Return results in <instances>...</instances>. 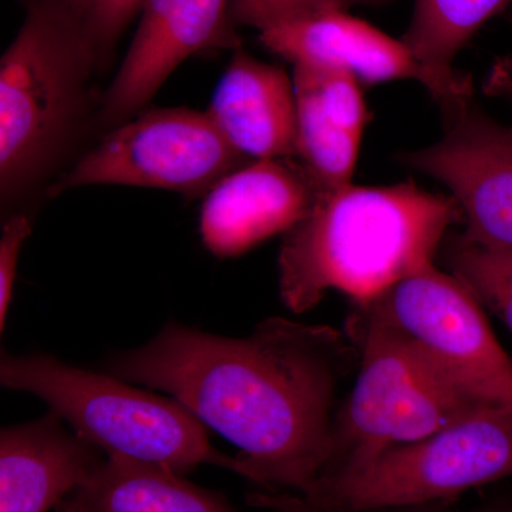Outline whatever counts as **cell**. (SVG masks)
Returning <instances> with one entry per match:
<instances>
[{"label": "cell", "mask_w": 512, "mask_h": 512, "mask_svg": "<svg viewBox=\"0 0 512 512\" xmlns=\"http://www.w3.org/2000/svg\"><path fill=\"white\" fill-rule=\"evenodd\" d=\"M345 332L359 350V375L335 414L332 456L322 476L365 466L387 448L426 439L488 403L369 313L353 308Z\"/></svg>", "instance_id": "5"}, {"label": "cell", "mask_w": 512, "mask_h": 512, "mask_svg": "<svg viewBox=\"0 0 512 512\" xmlns=\"http://www.w3.org/2000/svg\"><path fill=\"white\" fill-rule=\"evenodd\" d=\"M207 113L245 157H298L293 79L241 47L222 74Z\"/></svg>", "instance_id": "15"}, {"label": "cell", "mask_w": 512, "mask_h": 512, "mask_svg": "<svg viewBox=\"0 0 512 512\" xmlns=\"http://www.w3.org/2000/svg\"><path fill=\"white\" fill-rule=\"evenodd\" d=\"M245 164L247 157L207 111L151 110L104 138L53 194L83 185H130L198 197Z\"/></svg>", "instance_id": "8"}, {"label": "cell", "mask_w": 512, "mask_h": 512, "mask_svg": "<svg viewBox=\"0 0 512 512\" xmlns=\"http://www.w3.org/2000/svg\"><path fill=\"white\" fill-rule=\"evenodd\" d=\"M32 231L25 214L13 215L3 225L0 238V330H5L6 318L15 285L18 261L23 244Z\"/></svg>", "instance_id": "21"}, {"label": "cell", "mask_w": 512, "mask_h": 512, "mask_svg": "<svg viewBox=\"0 0 512 512\" xmlns=\"http://www.w3.org/2000/svg\"><path fill=\"white\" fill-rule=\"evenodd\" d=\"M229 6L231 0H146L133 43L104 97L103 120L121 123L143 109L195 53L239 49Z\"/></svg>", "instance_id": "11"}, {"label": "cell", "mask_w": 512, "mask_h": 512, "mask_svg": "<svg viewBox=\"0 0 512 512\" xmlns=\"http://www.w3.org/2000/svg\"><path fill=\"white\" fill-rule=\"evenodd\" d=\"M461 220L451 195L431 194L413 181L349 184L322 194L282 241V302L303 313L329 291L345 293L352 305L373 301L404 276L433 265L448 229Z\"/></svg>", "instance_id": "2"}, {"label": "cell", "mask_w": 512, "mask_h": 512, "mask_svg": "<svg viewBox=\"0 0 512 512\" xmlns=\"http://www.w3.org/2000/svg\"><path fill=\"white\" fill-rule=\"evenodd\" d=\"M62 9L103 57L116 45L146 0H46Z\"/></svg>", "instance_id": "19"}, {"label": "cell", "mask_w": 512, "mask_h": 512, "mask_svg": "<svg viewBox=\"0 0 512 512\" xmlns=\"http://www.w3.org/2000/svg\"><path fill=\"white\" fill-rule=\"evenodd\" d=\"M443 255L451 274L512 333V251L481 247L463 234H447Z\"/></svg>", "instance_id": "18"}, {"label": "cell", "mask_w": 512, "mask_h": 512, "mask_svg": "<svg viewBox=\"0 0 512 512\" xmlns=\"http://www.w3.org/2000/svg\"><path fill=\"white\" fill-rule=\"evenodd\" d=\"M440 107L441 140L400 160L446 185L466 222L464 238L512 251V126L491 119L474 94Z\"/></svg>", "instance_id": "9"}, {"label": "cell", "mask_w": 512, "mask_h": 512, "mask_svg": "<svg viewBox=\"0 0 512 512\" xmlns=\"http://www.w3.org/2000/svg\"><path fill=\"white\" fill-rule=\"evenodd\" d=\"M55 410L0 434V512H47L106 460Z\"/></svg>", "instance_id": "13"}, {"label": "cell", "mask_w": 512, "mask_h": 512, "mask_svg": "<svg viewBox=\"0 0 512 512\" xmlns=\"http://www.w3.org/2000/svg\"><path fill=\"white\" fill-rule=\"evenodd\" d=\"M510 0H414L403 42L431 73L456 86H473L470 74L454 70V59L481 26Z\"/></svg>", "instance_id": "17"}, {"label": "cell", "mask_w": 512, "mask_h": 512, "mask_svg": "<svg viewBox=\"0 0 512 512\" xmlns=\"http://www.w3.org/2000/svg\"><path fill=\"white\" fill-rule=\"evenodd\" d=\"M96 49L46 0L28 15L0 62V191L12 200L52 165L72 133Z\"/></svg>", "instance_id": "4"}, {"label": "cell", "mask_w": 512, "mask_h": 512, "mask_svg": "<svg viewBox=\"0 0 512 512\" xmlns=\"http://www.w3.org/2000/svg\"><path fill=\"white\" fill-rule=\"evenodd\" d=\"M485 96L512 104V55L498 57L483 82Z\"/></svg>", "instance_id": "22"}, {"label": "cell", "mask_w": 512, "mask_h": 512, "mask_svg": "<svg viewBox=\"0 0 512 512\" xmlns=\"http://www.w3.org/2000/svg\"><path fill=\"white\" fill-rule=\"evenodd\" d=\"M262 45L293 66L339 70L360 84L414 80L437 103L473 96L474 86H456L423 66L403 40L387 36L346 10H326L261 30Z\"/></svg>", "instance_id": "10"}, {"label": "cell", "mask_w": 512, "mask_h": 512, "mask_svg": "<svg viewBox=\"0 0 512 512\" xmlns=\"http://www.w3.org/2000/svg\"><path fill=\"white\" fill-rule=\"evenodd\" d=\"M399 332L461 389L512 406V362L488 325L483 305L453 274L429 265L373 301L352 305Z\"/></svg>", "instance_id": "7"}, {"label": "cell", "mask_w": 512, "mask_h": 512, "mask_svg": "<svg viewBox=\"0 0 512 512\" xmlns=\"http://www.w3.org/2000/svg\"><path fill=\"white\" fill-rule=\"evenodd\" d=\"M376 512H512V504L490 505V507L474 508V510H456L448 504L426 505V507L400 508V510H384Z\"/></svg>", "instance_id": "23"}, {"label": "cell", "mask_w": 512, "mask_h": 512, "mask_svg": "<svg viewBox=\"0 0 512 512\" xmlns=\"http://www.w3.org/2000/svg\"><path fill=\"white\" fill-rule=\"evenodd\" d=\"M322 197L302 163L256 160L222 178L201 210L200 231L220 258L244 254L302 221Z\"/></svg>", "instance_id": "12"}, {"label": "cell", "mask_w": 512, "mask_h": 512, "mask_svg": "<svg viewBox=\"0 0 512 512\" xmlns=\"http://www.w3.org/2000/svg\"><path fill=\"white\" fill-rule=\"evenodd\" d=\"M356 362L348 333L269 318L244 339L168 322L107 370L170 394L235 444L239 476L301 495L328 466L336 393Z\"/></svg>", "instance_id": "1"}, {"label": "cell", "mask_w": 512, "mask_h": 512, "mask_svg": "<svg viewBox=\"0 0 512 512\" xmlns=\"http://www.w3.org/2000/svg\"><path fill=\"white\" fill-rule=\"evenodd\" d=\"M394 0H231L229 19L234 28L265 30L279 23L289 22L326 10H348L352 6L389 5Z\"/></svg>", "instance_id": "20"}, {"label": "cell", "mask_w": 512, "mask_h": 512, "mask_svg": "<svg viewBox=\"0 0 512 512\" xmlns=\"http://www.w3.org/2000/svg\"><path fill=\"white\" fill-rule=\"evenodd\" d=\"M0 382L35 394L106 456L157 464L185 474L201 464L241 473L238 457L211 446L207 429L178 400L136 389L46 355L3 353Z\"/></svg>", "instance_id": "3"}, {"label": "cell", "mask_w": 512, "mask_h": 512, "mask_svg": "<svg viewBox=\"0 0 512 512\" xmlns=\"http://www.w3.org/2000/svg\"><path fill=\"white\" fill-rule=\"evenodd\" d=\"M360 86L339 70L293 66L298 157L322 194L352 184L370 119Z\"/></svg>", "instance_id": "14"}, {"label": "cell", "mask_w": 512, "mask_h": 512, "mask_svg": "<svg viewBox=\"0 0 512 512\" xmlns=\"http://www.w3.org/2000/svg\"><path fill=\"white\" fill-rule=\"evenodd\" d=\"M511 476L512 406L487 403L426 439L387 448L365 466L323 474L298 495L338 510H400L447 504Z\"/></svg>", "instance_id": "6"}, {"label": "cell", "mask_w": 512, "mask_h": 512, "mask_svg": "<svg viewBox=\"0 0 512 512\" xmlns=\"http://www.w3.org/2000/svg\"><path fill=\"white\" fill-rule=\"evenodd\" d=\"M56 512H238L218 491L157 464L107 456Z\"/></svg>", "instance_id": "16"}]
</instances>
